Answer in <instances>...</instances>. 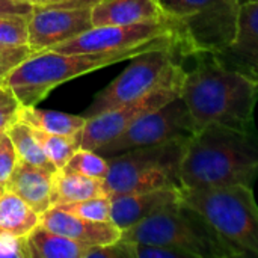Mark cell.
<instances>
[{"label":"cell","mask_w":258,"mask_h":258,"mask_svg":"<svg viewBox=\"0 0 258 258\" xmlns=\"http://www.w3.org/2000/svg\"><path fill=\"white\" fill-rule=\"evenodd\" d=\"M189 139H172L109 157V172L103 180L106 195L183 189L180 171Z\"/></svg>","instance_id":"cell-6"},{"label":"cell","mask_w":258,"mask_h":258,"mask_svg":"<svg viewBox=\"0 0 258 258\" xmlns=\"http://www.w3.org/2000/svg\"><path fill=\"white\" fill-rule=\"evenodd\" d=\"M92 27L91 8L33 6L29 14V42L36 51L71 39Z\"/></svg>","instance_id":"cell-12"},{"label":"cell","mask_w":258,"mask_h":258,"mask_svg":"<svg viewBox=\"0 0 258 258\" xmlns=\"http://www.w3.org/2000/svg\"><path fill=\"white\" fill-rule=\"evenodd\" d=\"M181 85L183 82L162 86L139 100L121 104L118 107L86 118V124L80 136V148L97 151L107 142L118 138L145 113L153 112L169 103L171 100L180 97Z\"/></svg>","instance_id":"cell-11"},{"label":"cell","mask_w":258,"mask_h":258,"mask_svg":"<svg viewBox=\"0 0 258 258\" xmlns=\"http://www.w3.org/2000/svg\"><path fill=\"white\" fill-rule=\"evenodd\" d=\"M39 224L85 246L109 245L121 239L122 231L113 222H92L68 213L57 206L50 207L39 216Z\"/></svg>","instance_id":"cell-13"},{"label":"cell","mask_w":258,"mask_h":258,"mask_svg":"<svg viewBox=\"0 0 258 258\" xmlns=\"http://www.w3.org/2000/svg\"><path fill=\"white\" fill-rule=\"evenodd\" d=\"M127 245H128L130 258H190L183 251L166 248V246L133 243V242H127Z\"/></svg>","instance_id":"cell-28"},{"label":"cell","mask_w":258,"mask_h":258,"mask_svg":"<svg viewBox=\"0 0 258 258\" xmlns=\"http://www.w3.org/2000/svg\"><path fill=\"white\" fill-rule=\"evenodd\" d=\"M103 0H59L54 5V8H92L94 5L100 3Z\"/></svg>","instance_id":"cell-34"},{"label":"cell","mask_w":258,"mask_h":258,"mask_svg":"<svg viewBox=\"0 0 258 258\" xmlns=\"http://www.w3.org/2000/svg\"><path fill=\"white\" fill-rule=\"evenodd\" d=\"M6 135L11 139L20 162L29 163V165H35V166H41V168L48 169L51 172L57 171L54 168V165L45 156L39 141L36 139V136L33 133V128L27 122L17 119L6 130Z\"/></svg>","instance_id":"cell-22"},{"label":"cell","mask_w":258,"mask_h":258,"mask_svg":"<svg viewBox=\"0 0 258 258\" xmlns=\"http://www.w3.org/2000/svg\"><path fill=\"white\" fill-rule=\"evenodd\" d=\"M133 57L135 54L128 51L57 53L42 50L14 68L0 86L9 89L20 101V106H38L56 86Z\"/></svg>","instance_id":"cell-4"},{"label":"cell","mask_w":258,"mask_h":258,"mask_svg":"<svg viewBox=\"0 0 258 258\" xmlns=\"http://www.w3.org/2000/svg\"><path fill=\"white\" fill-rule=\"evenodd\" d=\"M181 200L200 212L243 257H258V206L252 187H183Z\"/></svg>","instance_id":"cell-7"},{"label":"cell","mask_w":258,"mask_h":258,"mask_svg":"<svg viewBox=\"0 0 258 258\" xmlns=\"http://www.w3.org/2000/svg\"><path fill=\"white\" fill-rule=\"evenodd\" d=\"M110 221L121 230H127L138 222L168 209L181 201V189L168 187L139 194H124L110 197Z\"/></svg>","instance_id":"cell-14"},{"label":"cell","mask_w":258,"mask_h":258,"mask_svg":"<svg viewBox=\"0 0 258 258\" xmlns=\"http://www.w3.org/2000/svg\"><path fill=\"white\" fill-rule=\"evenodd\" d=\"M27 243L32 258H86L89 249L41 224L29 233Z\"/></svg>","instance_id":"cell-19"},{"label":"cell","mask_w":258,"mask_h":258,"mask_svg":"<svg viewBox=\"0 0 258 258\" xmlns=\"http://www.w3.org/2000/svg\"><path fill=\"white\" fill-rule=\"evenodd\" d=\"M59 209L73 213L79 218L92 221V222H112V201L110 197H94L76 203H67V204H57Z\"/></svg>","instance_id":"cell-25"},{"label":"cell","mask_w":258,"mask_h":258,"mask_svg":"<svg viewBox=\"0 0 258 258\" xmlns=\"http://www.w3.org/2000/svg\"><path fill=\"white\" fill-rule=\"evenodd\" d=\"M166 18L157 0H103L91 8L92 26H127Z\"/></svg>","instance_id":"cell-17"},{"label":"cell","mask_w":258,"mask_h":258,"mask_svg":"<svg viewBox=\"0 0 258 258\" xmlns=\"http://www.w3.org/2000/svg\"><path fill=\"white\" fill-rule=\"evenodd\" d=\"M32 54L33 50L29 45L11 47V45L0 44V85L14 68H17L23 60H26Z\"/></svg>","instance_id":"cell-27"},{"label":"cell","mask_w":258,"mask_h":258,"mask_svg":"<svg viewBox=\"0 0 258 258\" xmlns=\"http://www.w3.org/2000/svg\"><path fill=\"white\" fill-rule=\"evenodd\" d=\"M246 2H252V0H240V3H246Z\"/></svg>","instance_id":"cell-37"},{"label":"cell","mask_w":258,"mask_h":258,"mask_svg":"<svg viewBox=\"0 0 258 258\" xmlns=\"http://www.w3.org/2000/svg\"><path fill=\"white\" fill-rule=\"evenodd\" d=\"M62 169L67 172H74L97 180H104L109 172V160L100 156L97 151L79 148L70 157V160Z\"/></svg>","instance_id":"cell-24"},{"label":"cell","mask_w":258,"mask_h":258,"mask_svg":"<svg viewBox=\"0 0 258 258\" xmlns=\"http://www.w3.org/2000/svg\"><path fill=\"white\" fill-rule=\"evenodd\" d=\"M33 6L23 0H0V17L6 15H29Z\"/></svg>","instance_id":"cell-33"},{"label":"cell","mask_w":258,"mask_h":258,"mask_svg":"<svg viewBox=\"0 0 258 258\" xmlns=\"http://www.w3.org/2000/svg\"><path fill=\"white\" fill-rule=\"evenodd\" d=\"M29 42V15L0 17V44L23 47Z\"/></svg>","instance_id":"cell-26"},{"label":"cell","mask_w":258,"mask_h":258,"mask_svg":"<svg viewBox=\"0 0 258 258\" xmlns=\"http://www.w3.org/2000/svg\"><path fill=\"white\" fill-rule=\"evenodd\" d=\"M20 101L6 88L0 86V136L18 119Z\"/></svg>","instance_id":"cell-29"},{"label":"cell","mask_w":258,"mask_h":258,"mask_svg":"<svg viewBox=\"0 0 258 258\" xmlns=\"http://www.w3.org/2000/svg\"><path fill=\"white\" fill-rule=\"evenodd\" d=\"M160 48H175L178 53L177 27L169 18L127 26H92L80 35L47 50L57 53L128 51L138 56Z\"/></svg>","instance_id":"cell-9"},{"label":"cell","mask_w":258,"mask_h":258,"mask_svg":"<svg viewBox=\"0 0 258 258\" xmlns=\"http://www.w3.org/2000/svg\"><path fill=\"white\" fill-rule=\"evenodd\" d=\"M197 133L194 119L181 97L136 119L118 138L107 142L97 153L106 159L141 147L156 145L172 139L192 138Z\"/></svg>","instance_id":"cell-10"},{"label":"cell","mask_w":258,"mask_h":258,"mask_svg":"<svg viewBox=\"0 0 258 258\" xmlns=\"http://www.w3.org/2000/svg\"><path fill=\"white\" fill-rule=\"evenodd\" d=\"M6 189H5V184H0V197H2V194L5 192Z\"/></svg>","instance_id":"cell-36"},{"label":"cell","mask_w":258,"mask_h":258,"mask_svg":"<svg viewBox=\"0 0 258 258\" xmlns=\"http://www.w3.org/2000/svg\"><path fill=\"white\" fill-rule=\"evenodd\" d=\"M17 163H18L17 151L9 136L5 133L0 136V184H6Z\"/></svg>","instance_id":"cell-30"},{"label":"cell","mask_w":258,"mask_h":258,"mask_svg":"<svg viewBox=\"0 0 258 258\" xmlns=\"http://www.w3.org/2000/svg\"><path fill=\"white\" fill-rule=\"evenodd\" d=\"M86 258H130L128 245L125 240L119 239L109 245L91 246L86 252Z\"/></svg>","instance_id":"cell-32"},{"label":"cell","mask_w":258,"mask_h":258,"mask_svg":"<svg viewBox=\"0 0 258 258\" xmlns=\"http://www.w3.org/2000/svg\"><path fill=\"white\" fill-rule=\"evenodd\" d=\"M121 239L178 249L190 258L243 257L200 212L183 203V200L124 230Z\"/></svg>","instance_id":"cell-3"},{"label":"cell","mask_w":258,"mask_h":258,"mask_svg":"<svg viewBox=\"0 0 258 258\" xmlns=\"http://www.w3.org/2000/svg\"><path fill=\"white\" fill-rule=\"evenodd\" d=\"M23 2H27L32 6H50V5H54L59 0H23Z\"/></svg>","instance_id":"cell-35"},{"label":"cell","mask_w":258,"mask_h":258,"mask_svg":"<svg viewBox=\"0 0 258 258\" xmlns=\"http://www.w3.org/2000/svg\"><path fill=\"white\" fill-rule=\"evenodd\" d=\"M18 119L45 133L76 139H80L86 124V118L83 115H70L57 110L39 109L36 106H20Z\"/></svg>","instance_id":"cell-18"},{"label":"cell","mask_w":258,"mask_h":258,"mask_svg":"<svg viewBox=\"0 0 258 258\" xmlns=\"http://www.w3.org/2000/svg\"><path fill=\"white\" fill-rule=\"evenodd\" d=\"M106 195L103 180L57 169L53 175V206Z\"/></svg>","instance_id":"cell-21"},{"label":"cell","mask_w":258,"mask_h":258,"mask_svg":"<svg viewBox=\"0 0 258 258\" xmlns=\"http://www.w3.org/2000/svg\"><path fill=\"white\" fill-rule=\"evenodd\" d=\"M177 27L181 57L198 53L221 54L234 41L240 0H157Z\"/></svg>","instance_id":"cell-5"},{"label":"cell","mask_w":258,"mask_h":258,"mask_svg":"<svg viewBox=\"0 0 258 258\" xmlns=\"http://www.w3.org/2000/svg\"><path fill=\"white\" fill-rule=\"evenodd\" d=\"M53 175L54 172L48 169L18 160L5 189L14 192L41 216L53 207Z\"/></svg>","instance_id":"cell-16"},{"label":"cell","mask_w":258,"mask_h":258,"mask_svg":"<svg viewBox=\"0 0 258 258\" xmlns=\"http://www.w3.org/2000/svg\"><path fill=\"white\" fill-rule=\"evenodd\" d=\"M32 128H33L36 139L39 141L45 156L54 165L56 169H62L67 165V162L70 160V157L76 153V150L80 148V139L45 133L35 127H32Z\"/></svg>","instance_id":"cell-23"},{"label":"cell","mask_w":258,"mask_h":258,"mask_svg":"<svg viewBox=\"0 0 258 258\" xmlns=\"http://www.w3.org/2000/svg\"><path fill=\"white\" fill-rule=\"evenodd\" d=\"M0 258H32L27 236H0Z\"/></svg>","instance_id":"cell-31"},{"label":"cell","mask_w":258,"mask_h":258,"mask_svg":"<svg viewBox=\"0 0 258 258\" xmlns=\"http://www.w3.org/2000/svg\"><path fill=\"white\" fill-rule=\"evenodd\" d=\"M180 178L184 189L252 187L258 178V132L206 125L187 142Z\"/></svg>","instance_id":"cell-2"},{"label":"cell","mask_w":258,"mask_h":258,"mask_svg":"<svg viewBox=\"0 0 258 258\" xmlns=\"http://www.w3.org/2000/svg\"><path fill=\"white\" fill-rule=\"evenodd\" d=\"M186 70L180 97L186 103L197 132L209 124L252 130L258 100V80L219 60L216 54L198 53Z\"/></svg>","instance_id":"cell-1"},{"label":"cell","mask_w":258,"mask_h":258,"mask_svg":"<svg viewBox=\"0 0 258 258\" xmlns=\"http://www.w3.org/2000/svg\"><path fill=\"white\" fill-rule=\"evenodd\" d=\"M39 225V215L14 192L0 197V236H29Z\"/></svg>","instance_id":"cell-20"},{"label":"cell","mask_w":258,"mask_h":258,"mask_svg":"<svg viewBox=\"0 0 258 258\" xmlns=\"http://www.w3.org/2000/svg\"><path fill=\"white\" fill-rule=\"evenodd\" d=\"M178 57L181 56L175 48L151 50L135 56L132 63L94 97L83 116L91 118L104 110L139 100L162 86L183 82L186 70Z\"/></svg>","instance_id":"cell-8"},{"label":"cell","mask_w":258,"mask_h":258,"mask_svg":"<svg viewBox=\"0 0 258 258\" xmlns=\"http://www.w3.org/2000/svg\"><path fill=\"white\" fill-rule=\"evenodd\" d=\"M225 65L258 80V0L242 3L233 44L216 54Z\"/></svg>","instance_id":"cell-15"}]
</instances>
